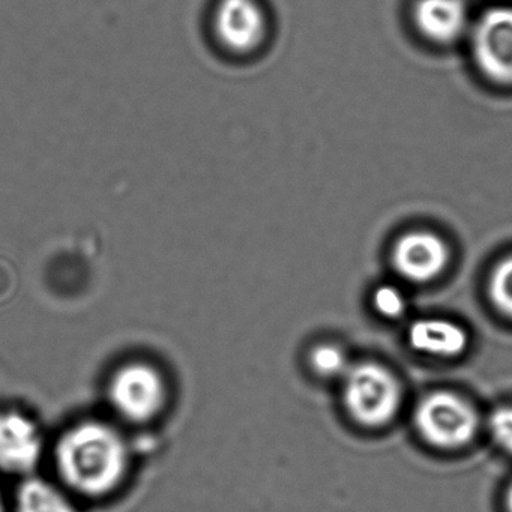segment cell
I'll list each match as a JSON object with an SVG mask.
<instances>
[{
  "instance_id": "cell-1",
  "label": "cell",
  "mask_w": 512,
  "mask_h": 512,
  "mask_svg": "<svg viewBox=\"0 0 512 512\" xmlns=\"http://www.w3.org/2000/svg\"><path fill=\"white\" fill-rule=\"evenodd\" d=\"M56 463L71 488L85 496H103L124 478L127 446L115 428L103 422H85L62 437Z\"/></svg>"
},
{
  "instance_id": "cell-2",
  "label": "cell",
  "mask_w": 512,
  "mask_h": 512,
  "mask_svg": "<svg viewBox=\"0 0 512 512\" xmlns=\"http://www.w3.org/2000/svg\"><path fill=\"white\" fill-rule=\"evenodd\" d=\"M344 403L350 415L368 427L394 418L401 401L400 385L391 371L373 362L353 365L344 374Z\"/></svg>"
},
{
  "instance_id": "cell-3",
  "label": "cell",
  "mask_w": 512,
  "mask_h": 512,
  "mask_svg": "<svg viewBox=\"0 0 512 512\" xmlns=\"http://www.w3.org/2000/svg\"><path fill=\"white\" fill-rule=\"evenodd\" d=\"M415 424L421 436L437 448H458L475 437L478 415L460 395L434 392L416 407Z\"/></svg>"
},
{
  "instance_id": "cell-4",
  "label": "cell",
  "mask_w": 512,
  "mask_h": 512,
  "mask_svg": "<svg viewBox=\"0 0 512 512\" xmlns=\"http://www.w3.org/2000/svg\"><path fill=\"white\" fill-rule=\"evenodd\" d=\"M110 401L116 412L133 422H146L166 403V383L160 371L148 364H128L113 376Z\"/></svg>"
},
{
  "instance_id": "cell-5",
  "label": "cell",
  "mask_w": 512,
  "mask_h": 512,
  "mask_svg": "<svg viewBox=\"0 0 512 512\" xmlns=\"http://www.w3.org/2000/svg\"><path fill=\"white\" fill-rule=\"evenodd\" d=\"M472 52L479 70L500 85H512V7L482 14L472 32Z\"/></svg>"
},
{
  "instance_id": "cell-6",
  "label": "cell",
  "mask_w": 512,
  "mask_h": 512,
  "mask_svg": "<svg viewBox=\"0 0 512 512\" xmlns=\"http://www.w3.org/2000/svg\"><path fill=\"white\" fill-rule=\"evenodd\" d=\"M395 269L406 280L427 283L445 271L449 250L442 238L431 232H410L401 236L392 253Z\"/></svg>"
},
{
  "instance_id": "cell-7",
  "label": "cell",
  "mask_w": 512,
  "mask_h": 512,
  "mask_svg": "<svg viewBox=\"0 0 512 512\" xmlns=\"http://www.w3.org/2000/svg\"><path fill=\"white\" fill-rule=\"evenodd\" d=\"M43 439L37 425L20 413L0 415V469L26 473L37 466Z\"/></svg>"
},
{
  "instance_id": "cell-8",
  "label": "cell",
  "mask_w": 512,
  "mask_h": 512,
  "mask_svg": "<svg viewBox=\"0 0 512 512\" xmlns=\"http://www.w3.org/2000/svg\"><path fill=\"white\" fill-rule=\"evenodd\" d=\"M265 16L256 0H221L215 13V29L224 46L247 52L265 37Z\"/></svg>"
},
{
  "instance_id": "cell-9",
  "label": "cell",
  "mask_w": 512,
  "mask_h": 512,
  "mask_svg": "<svg viewBox=\"0 0 512 512\" xmlns=\"http://www.w3.org/2000/svg\"><path fill=\"white\" fill-rule=\"evenodd\" d=\"M413 16L419 31L436 43L457 40L469 25L464 0H418Z\"/></svg>"
},
{
  "instance_id": "cell-10",
  "label": "cell",
  "mask_w": 512,
  "mask_h": 512,
  "mask_svg": "<svg viewBox=\"0 0 512 512\" xmlns=\"http://www.w3.org/2000/svg\"><path fill=\"white\" fill-rule=\"evenodd\" d=\"M409 341L410 346L419 352L454 358L466 349L467 334L448 320L421 319L410 326Z\"/></svg>"
},
{
  "instance_id": "cell-11",
  "label": "cell",
  "mask_w": 512,
  "mask_h": 512,
  "mask_svg": "<svg viewBox=\"0 0 512 512\" xmlns=\"http://www.w3.org/2000/svg\"><path fill=\"white\" fill-rule=\"evenodd\" d=\"M17 512H76L73 503L55 485L29 479L17 493Z\"/></svg>"
},
{
  "instance_id": "cell-12",
  "label": "cell",
  "mask_w": 512,
  "mask_h": 512,
  "mask_svg": "<svg viewBox=\"0 0 512 512\" xmlns=\"http://www.w3.org/2000/svg\"><path fill=\"white\" fill-rule=\"evenodd\" d=\"M490 296L493 304L506 316L512 317V256L497 263L490 278Z\"/></svg>"
},
{
  "instance_id": "cell-13",
  "label": "cell",
  "mask_w": 512,
  "mask_h": 512,
  "mask_svg": "<svg viewBox=\"0 0 512 512\" xmlns=\"http://www.w3.org/2000/svg\"><path fill=\"white\" fill-rule=\"evenodd\" d=\"M311 364L317 373L326 377L343 376L352 365L347 361L346 353L334 344H323L311 355Z\"/></svg>"
},
{
  "instance_id": "cell-14",
  "label": "cell",
  "mask_w": 512,
  "mask_h": 512,
  "mask_svg": "<svg viewBox=\"0 0 512 512\" xmlns=\"http://www.w3.org/2000/svg\"><path fill=\"white\" fill-rule=\"evenodd\" d=\"M374 307L386 317H400L406 310V298L400 289L391 284L377 287L373 296Z\"/></svg>"
},
{
  "instance_id": "cell-15",
  "label": "cell",
  "mask_w": 512,
  "mask_h": 512,
  "mask_svg": "<svg viewBox=\"0 0 512 512\" xmlns=\"http://www.w3.org/2000/svg\"><path fill=\"white\" fill-rule=\"evenodd\" d=\"M490 431L493 439L512 454V407H500L490 416Z\"/></svg>"
},
{
  "instance_id": "cell-16",
  "label": "cell",
  "mask_w": 512,
  "mask_h": 512,
  "mask_svg": "<svg viewBox=\"0 0 512 512\" xmlns=\"http://www.w3.org/2000/svg\"><path fill=\"white\" fill-rule=\"evenodd\" d=\"M506 505H508V511L512 512V484L509 485L508 494H506Z\"/></svg>"
},
{
  "instance_id": "cell-17",
  "label": "cell",
  "mask_w": 512,
  "mask_h": 512,
  "mask_svg": "<svg viewBox=\"0 0 512 512\" xmlns=\"http://www.w3.org/2000/svg\"><path fill=\"white\" fill-rule=\"evenodd\" d=\"M0 512H4V505H2V499H0Z\"/></svg>"
}]
</instances>
